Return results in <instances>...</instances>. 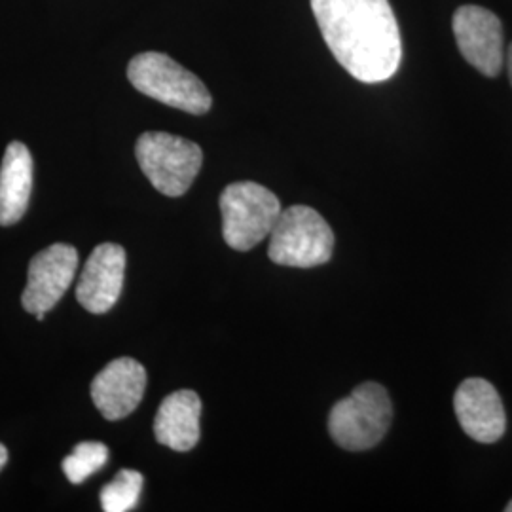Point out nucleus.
<instances>
[{
  "instance_id": "nucleus-1",
  "label": "nucleus",
  "mask_w": 512,
  "mask_h": 512,
  "mask_svg": "<svg viewBox=\"0 0 512 512\" xmlns=\"http://www.w3.org/2000/svg\"><path fill=\"white\" fill-rule=\"evenodd\" d=\"M336 61L355 80L385 82L399 71L403 40L389 0H311Z\"/></svg>"
},
{
  "instance_id": "nucleus-2",
  "label": "nucleus",
  "mask_w": 512,
  "mask_h": 512,
  "mask_svg": "<svg viewBox=\"0 0 512 512\" xmlns=\"http://www.w3.org/2000/svg\"><path fill=\"white\" fill-rule=\"evenodd\" d=\"M128 78L137 92L173 109L205 114L213 105L211 93L202 80L160 52L135 55L129 61Z\"/></svg>"
},
{
  "instance_id": "nucleus-3",
  "label": "nucleus",
  "mask_w": 512,
  "mask_h": 512,
  "mask_svg": "<svg viewBox=\"0 0 512 512\" xmlns=\"http://www.w3.org/2000/svg\"><path fill=\"white\" fill-rule=\"evenodd\" d=\"M220 213L224 241L236 251H251L272 234L281 215V203L266 186L243 181L224 188Z\"/></svg>"
},
{
  "instance_id": "nucleus-4",
  "label": "nucleus",
  "mask_w": 512,
  "mask_h": 512,
  "mask_svg": "<svg viewBox=\"0 0 512 512\" xmlns=\"http://www.w3.org/2000/svg\"><path fill=\"white\" fill-rule=\"evenodd\" d=\"M135 156L150 184L169 198L186 194L203 164L202 148L194 141L164 131L143 133Z\"/></svg>"
},
{
  "instance_id": "nucleus-5",
  "label": "nucleus",
  "mask_w": 512,
  "mask_h": 512,
  "mask_svg": "<svg viewBox=\"0 0 512 512\" xmlns=\"http://www.w3.org/2000/svg\"><path fill=\"white\" fill-rule=\"evenodd\" d=\"M393 420V406L384 387L361 384L330 410V437L342 448L363 452L384 439Z\"/></svg>"
},
{
  "instance_id": "nucleus-6",
  "label": "nucleus",
  "mask_w": 512,
  "mask_h": 512,
  "mask_svg": "<svg viewBox=\"0 0 512 512\" xmlns=\"http://www.w3.org/2000/svg\"><path fill=\"white\" fill-rule=\"evenodd\" d=\"M334 234L329 222L308 205L281 211L270 234L268 256L279 266L313 268L329 262Z\"/></svg>"
},
{
  "instance_id": "nucleus-7",
  "label": "nucleus",
  "mask_w": 512,
  "mask_h": 512,
  "mask_svg": "<svg viewBox=\"0 0 512 512\" xmlns=\"http://www.w3.org/2000/svg\"><path fill=\"white\" fill-rule=\"evenodd\" d=\"M76 268L78 253L67 243H54L33 256L27 270V287L21 296L25 311L42 321L46 311L52 310L73 285Z\"/></svg>"
},
{
  "instance_id": "nucleus-8",
  "label": "nucleus",
  "mask_w": 512,
  "mask_h": 512,
  "mask_svg": "<svg viewBox=\"0 0 512 512\" xmlns=\"http://www.w3.org/2000/svg\"><path fill=\"white\" fill-rule=\"evenodd\" d=\"M454 35L461 55L478 73L495 78L503 69V25L494 12L461 6L454 14Z\"/></svg>"
},
{
  "instance_id": "nucleus-9",
  "label": "nucleus",
  "mask_w": 512,
  "mask_h": 512,
  "mask_svg": "<svg viewBox=\"0 0 512 512\" xmlns=\"http://www.w3.org/2000/svg\"><path fill=\"white\" fill-rule=\"evenodd\" d=\"M126 274V251L116 243L93 249L76 285V300L90 313H107L118 302Z\"/></svg>"
},
{
  "instance_id": "nucleus-10",
  "label": "nucleus",
  "mask_w": 512,
  "mask_h": 512,
  "mask_svg": "<svg viewBox=\"0 0 512 512\" xmlns=\"http://www.w3.org/2000/svg\"><path fill=\"white\" fill-rule=\"evenodd\" d=\"M145 389V366L131 357H120L95 376L92 384L93 404L107 420H122L141 404Z\"/></svg>"
},
{
  "instance_id": "nucleus-11",
  "label": "nucleus",
  "mask_w": 512,
  "mask_h": 512,
  "mask_svg": "<svg viewBox=\"0 0 512 512\" xmlns=\"http://www.w3.org/2000/svg\"><path fill=\"white\" fill-rule=\"evenodd\" d=\"M454 408L463 431L482 444H492L505 435L507 416L494 385L482 378H469L459 385Z\"/></svg>"
},
{
  "instance_id": "nucleus-12",
  "label": "nucleus",
  "mask_w": 512,
  "mask_h": 512,
  "mask_svg": "<svg viewBox=\"0 0 512 512\" xmlns=\"http://www.w3.org/2000/svg\"><path fill=\"white\" fill-rule=\"evenodd\" d=\"M202 401L198 393L181 389L167 395L154 420V435L160 444L175 452H188L200 440Z\"/></svg>"
},
{
  "instance_id": "nucleus-13",
  "label": "nucleus",
  "mask_w": 512,
  "mask_h": 512,
  "mask_svg": "<svg viewBox=\"0 0 512 512\" xmlns=\"http://www.w3.org/2000/svg\"><path fill=\"white\" fill-rule=\"evenodd\" d=\"M33 190V156L23 143L6 147L0 165V226H12L25 215Z\"/></svg>"
},
{
  "instance_id": "nucleus-14",
  "label": "nucleus",
  "mask_w": 512,
  "mask_h": 512,
  "mask_svg": "<svg viewBox=\"0 0 512 512\" xmlns=\"http://www.w3.org/2000/svg\"><path fill=\"white\" fill-rule=\"evenodd\" d=\"M143 475L139 471L122 469L114 480L101 490V507L105 512L131 511L141 497Z\"/></svg>"
},
{
  "instance_id": "nucleus-15",
  "label": "nucleus",
  "mask_w": 512,
  "mask_h": 512,
  "mask_svg": "<svg viewBox=\"0 0 512 512\" xmlns=\"http://www.w3.org/2000/svg\"><path fill=\"white\" fill-rule=\"evenodd\" d=\"M109 448L103 442H80L71 456L63 459V473L71 484H82L107 465Z\"/></svg>"
},
{
  "instance_id": "nucleus-16",
  "label": "nucleus",
  "mask_w": 512,
  "mask_h": 512,
  "mask_svg": "<svg viewBox=\"0 0 512 512\" xmlns=\"http://www.w3.org/2000/svg\"><path fill=\"white\" fill-rule=\"evenodd\" d=\"M8 463V450L0 444V471L4 469V465Z\"/></svg>"
},
{
  "instance_id": "nucleus-17",
  "label": "nucleus",
  "mask_w": 512,
  "mask_h": 512,
  "mask_svg": "<svg viewBox=\"0 0 512 512\" xmlns=\"http://www.w3.org/2000/svg\"><path fill=\"white\" fill-rule=\"evenodd\" d=\"M507 71H509V78H511L512 84V44L509 46V50H507Z\"/></svg>"
},
{
  "instance_id": "nucleus-18",
  "label": "nucleus",
  "mask_w": 512,
  "mask_h": 512,
  "mask_svg": "<svg viewBox=\"0 0 512 512\" xmlns=\"http://www.w3.org/2000/svg\"><path fill=\"white\" fill-rule=\"evenodd\" d=\"M505 511L512 512V499H511V503H509V505H507V507H505Z\"/></svg>"
}]
</instances>
